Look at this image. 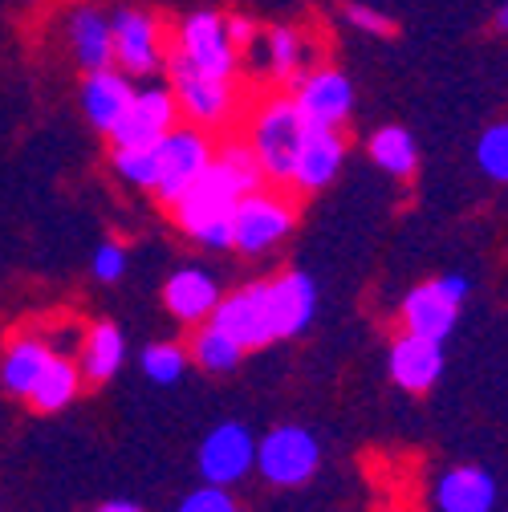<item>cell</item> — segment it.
Listing matches in <instances>:
<instances>
[{
    "label": "cell",
    "mask_w": 508,
    "mask_h": 512,
    "mask_svg": "<svg viewBox=\"0 0 508 512\" xmlns=\"http://www.w3.org/2000/svg\"><path fill=\"white\" fill-rule=\"evenodd\" d=\"M257 187H265V171H261L257 155H252V147L244 143V135L232 131V135L216 139L208 171L171 204V220L200 248L228 252L232 248V208L240 204V196H248V191H257Z\"/></svg>",
    "instance_id": "obj_1"
},
{
    "label": "cell",
    "mask_w": 508,
    "mask_h": 512,
    "mask_svg": "<svg viewBox=\"0 0 508 512\" xmlns=\"http://www.w3.org/2000/svg\"><path fill=\"white\" fill-rule=\"evenodd\" d=\"M305 131L309 126L289 90H269L261 98H248L244 118H240V135L252 147V155H257L265 183H273V187H289Z\"/></svg>",
    "instance_id": "obj_2"
},
{
    "label": "cell",
    "mask_w": 508,
    "mask_h": 512,
    "mask_svg": "<svg viewBox=\"0 0 508 512\" xmlns=\"http://www.w3.org/2000/svg\"><path fill=\"white\" fill-rule=\"evenodd\" d=\"M167 86L179 102V114L183 122L200 126L208 135H232L240 131V118H244V106H248V94L240 90L236 78H216V74H204L196 66H187L183 57L167 53Z\"/></svg>",
    "instance_id": "obj_3"
},
{
    "label": "cell",
    "mask_w": 508,
    "mask_h": 512,
    "mask_svg": "<svg viewBox=\"0 0 508 512\" xmlns=\"http://www.w3.org/2000/svg\"><path fill=\"white\" fill-rule=\"evenodd\" d=\"M297 212H301V196H293L289 187L265 183L257 191H248L232 208V252L269 256L297 228Z\"/></svg>",
    "instance_id": "obj_4"
},
{
    "label": "cell",
    "mask_w": 508,
    "mask_h": 512,
    "mask_svg": "<svg viewBox=\"0 0 508 512\" xmlns=\"http://www.w3.org/2000/svg\"><path fill=\"white\" fill-rule=\"evenodd\" d=\"M216 151V135L200 131L192 122H179L155 143V187H151V200L159 208H171L187 187H192Z\"/></svg>",
    "instance_id": "obj_5"
},
{
    "label": "cell",
    "mask_w": 508,
    "mask_h": 512,
    "mask_svg": "<svg viewBox=\"0 0 508 512\" xmlns=\"http://www.w3.org/2000/svg\"><path fill=\"white\" fill-rule=\"evenodd\" d=\"M110 33H114V66L131 78H155L167 70L171 53V29L159 13L143 5H118L110 9Z\"/></svg>",
    "instance_id": "obj_6"
},
{
    "label": "cell",
    "mask_w": 508,
    "mask_h": 512,
    "mask_svg": "<svg viewBox=\"0 0 508 512\" xmlns=\"http://www.w3.org/2000/svg\"><path fill=\"white\" fill-rule=\"evenodd\" d=\"M171 53L183 57L187 66H196L204 74H216V78H236L240 74V57H244L228 37L224 13H216V9L183 13L171 25Z\"/></svg>",
    "instance_id": "obj_7"
},
{
    "label": "cell",
    "mask_w": 508,
    "mask_h": 512,
    "mask_svg": "<svg viewBox=\"0 0 508 512\" xmlns=\"http://www.w3.org/2000/svg\"><path fill=\"white\" fill-rule=\"evenodd\" d=\"M322 468V443L301 423H277L257 439V472L273 488H301Z\"/></svg>",
    "instance_id": "obj_8"
},
{
    "label": "cell",
    "mask_w": 508,
    "mask_h": 512,
    "mask_svg": "<svg viewBox=\"0 0 508 512\" xmlns=\"http://www.w3.org/2000/svg\"><path fill=\"white\" fill-rule=\"evenodd\" d=\"M305 126H326V131H346L354 118V82L338 66H309L293 86H289Z\"/></svg>",
    "instance_id": "obj_9"
},
{
    "label": "cell",
    "mask_w": 508,
    "mask_h": 512,
    "mask_svg": "<svg viewBox=\"0 0 508 512\" xmlns=\"http://www.w3.org/2000/svg\"><path fill=\"white\" fill-rule=\"evenodd\" d=\"M196 468L204 484H220V488L240 484L248 472H257V435L236 419L212 427L196 452Z\"/></svg>",
    "instance_id": "obj_10"
},
{
    "label": "cell",
    "mask_w": 508,
    "mask_h": 512,
    "mask_svg": "<svg viewBox=\"0 0 508 512\" xmlns=\"http://www.w3.org/2000/svg\"><path fill=\"white\" fill-rule=\"evenodd\" d=\"M179 102L171 94V86H139L131 106H126L122 122L110 131V147H155L171 126H179Z\"/></svg>",
    "instance_id": "obj_11"
},
{
    "label": "cell",
    "mask_w": 508,
    "mask_h": 512,
    "mask_svg": "<svg viewBox=\"0 0 508 512\" xmlns=\"http://www.w3.org/2000/svg\"><path fill=\"white\" fill-rule=\"evenodd\" d=\"M208 322H216L244 350H265V346L277 342L273 322H269V309H265V281H248V285L224 293Z\"/></svg>",
    "instance_id": "obj_12"
},
{
    "label": "cell",
    "mask_w": 508,
    "mask_h": 512,
    "mask_svg": "<svg viewBox=\"0 0 508 512\" xmlns=\"http://www.w3.org/2000/svg\"><path fill=\"white\" fill-rule=\"evenodd\" d=\"M346 131H326V126H309L305 139H301V151H297V163H293V175H289V191L293 196H317L326 191L342 163H346Z\"/></svg>",
    "instance_id": "obj_13"
},
{
    "label": "cell",
    "mask_w": 508,
    "mask_h": 512,
    "mask_svg": "<svg viewBox=\"0 0 508 512\" xmlns=\"http://www.w3.org/2000/svg\"><path fill=\"white\" fill-rule=\"evenodd\" d=\"M265 309H269V322L277 342L281 338H301L313 326V313H317V285L309 273L301 269H285L277 277L265 281Z\"/></svg>",
    "instance_id": "obj_14"
},
{
    "label": "cell",
    "mask_w": 508,
    "mask_h": 512,
    "mask_svg": "<svg viewBox=\"0 0 508 512\" xmlns=\"http://www.w3.org/2000/svg\"><path fill=\"white\" fill-rule=\"evenodd\" d=\"M387 374L399 391L407 395H427L439 374H443V342H431V338H419V334H407L399 330L387 346Z\"/></svg>",
    "instance_id": "obj_15"
},
{
    "label": "cell",
    "mask_w": 508,
    "mask_h": 512,
    "mask_svg": "<svg viewBox=\"0 0 508 512\" xmlns=\"http://www.w3.org/2000/svg\"><path fill=\"white\" fill-rule=\"evenodd\" d=\"M61 29H66L70 57L78 61L82 74L114 66V33H110V13L102 5L78 0V5L66 13V21H61Z\"/></svg>",
    "instance_id": "obj_16"
},
{
    "label": "cell",
    "mask_w": 508,
    "mask_h": 512,
    "mask_svg": "<svg viewBox=\"0 0 508 512\" xmlns=\"http://www.w3.org/2000/svg\"><path fill=\"white\" fill-rule=\"evenodd\" d=\"M220 297H224L220 281L200 265H183L163 281V309L175 317L183 330L208 322L212 309L220 305Z\"/></svg>",
    "instance_id": "obj_17"
},
{
    "label": "cell",
    "mask_w": 508,
    "mask_h": 512,
    "mask_svg": "<svg viewBox=\"0 0 508 512\" xmlns=\"http://www.w3.org/2000/svg\"><path fill=\"white\" fill-rule=\"evenodd\" d=\"M460 309H464V305L452 301L435 281L415 285V289L399 301V330L419 334V338H431V342H448V338L456 334Z\"/></svg>",
    "instance_id": "obj_18"
},
{
    "label": "cell",
    "mask_w": 508,
    "mask_h": 512,
    "mask_svg": "<svg viewBox=\"0 0 508 512\" xmlns=\"http://www.w3.org/2000/svg\"><path fill=\"white\" fill-rule=\"evenodd\" d=\"M135 90H139L135 78H131V74H122L118 66L82 74V114H86V122L94 126L98 135L110 139V131L122 122L126 106H131Z\"/></svg>",
    "instance_id": "obj_19"
},
{
    "label": "cell",
    "mask_w": 508,
    "mask_h": 512,
    "mask_svg": "<svg viewBox=\"0 0 508 512\" xmlns=\"http://www.w3.org/2000/svg\"><path fill=\"white\" fill-rule=\"evenodd\" d=\"M57 350L49 346V338L41 334V326H25L5 342V354H0V387L13 399H29V391L37 387V378L45 370V362Z\"/></svg>",
    "instance_id": "obj_20"
},
{
    "label": "cell",
    "mask_w": 508,
    "mask_h": 512,
    "mask_svg": "<svg viewBox=\"0 0 508 512\" xmlns=\"http://www.w3.org/2000/svg\"><path fill=\"white\" fill-rule=\"evenodd\" d=\"M496 476L480 464H456L435 480L439 512H496Z\"/></svg>",
    "instance_id": "obj_21"
},
{
    "label": "cell",
    "mask_w": 508,
    "mask_h": 512,
    "mask_svg": "<svg viewBox=\"0 0 508 512\" xmlns=\"http://www.w3.org/2000/svg\"><path fill=\"white\" fill-rule=\"evenodd\" d=\"M74 358L82 366L86 387H102V382H110L126 362V338L114 322H90L82 330V342H78Z\"/></svg>",
    "instance_id": "obj_22"
},
{
    "label": "cell",
    "mask_w": 508,
    "mask_h": 512,
    "mask_svg": "<svg viewBox=\"0 0 508 512\" xmlns=\"http://www.w3.org/2000/svg\"><path fill=\"white\" fill-rule=\"evenodd\" d=\"M82 387H86V378H82L78 358H70V354H53V358L45 362V370H41V378H37V387L29 391L25 403H29L37 415H57V411H66V407L82 395Z\"/></svg>",
    "instance_id": "obj_23"
},
{
    "label": "cell",
    "mask_w": 508,
    "mask_h": 512,
    "mask_svg": "<svg viewBox=\"0 0 508 512\" xmlns=\"http://www.w3.org/2000/svg\"><path fill=\"white\" fill-rule=\"evenodd\" d=\"M265 70L285 90L309 70V41L297 25H273L265 33Z\"/></svg>",
    "instance_id": "obj_24"
},
{
    "label": "cell",
    "mask_w": 508,
    "mask_h": 512,
    "mask_svg": "<svg viewBox=\"0 0 508 512\" xmlns=\"http://www.w3.org/2000/svg\"><path fill=\"white\" fill-rule=\"evenodd\" d=\"M366 155L378 171H387L391 179H411L419 171V143L407 126H378L366 143Z\"/></svg>",
    "instance_id": "obj_25"
},
{
    "label": "cell",
    "mask_w": 508,
    "mask_h": 512,
    "mask_svg": "<svg viewBox=\"0 0 508 512\" xmlns=\"http://www.w3.org/2000/svg\"><path fill=\"white\" fill-rule=\"evenodd\" d=\"M187 354H192V362L204 370V374H232L240 362H244V346L232 342L216 322H200L187 330Z\"/></svg>",
    "instance_id": "obj_26"
},
{
    "label": "cell",
    "mask_w": 508,
    "mask_h": 512,
    "mask_svg": "<svg viewBox=\"0 0 508 512\" xmlns=\"http://www.w3.org/2000/svg\"><path fill=\"white\" fill-rule=\"evenodd\" d=\"M187 366H192V354H187L183 342H147L139 350V370L155 387H175L187 374Z\"/></svg>",
    "instance_id": "obj_27"
},
{
    "label": "cell",
    "mask_w": 508,
    "mask_h": 512,
    "mask_svg": "<svg viewBox=\"0 0 508 512\" xmlns=\"http://www.w3.org/2000/svg\"><path fill=\"white\" fill-rule=\"evenodd\" d=\"M110 171L122 187L151 196L155 187V147H110Z\"/></svg>",
    "instance_id": "obj_28"
},
{
    "label": "cell",
    "mask_w": 508,
    "mask_h": 512,
    "mask_svg": "<svg viewBox=\"0 0 508 512\" xmlns=\"http://www.w3.org/2000/svg\"><path fill=\"white\" fill-rule=\"evenodd\" d=\"M476 167L492 183H508V118L492 122L488 131L476 139Z\"/></svg>",
    "instance_id": "obj_29"
},
{
    "label": "cell",
    "mask_w": 508,
    "mask_h": 512,
    "mask_svg": "<svg viewBox=\"0 0 508 512\" xmlns=\"http://www.w3.org/2000/svg\"><path fill=\"white\" fill-rule=\"evenodd\" d=\"M126 265H131V256H126V248L118 240H102L90 256V273L98 285H118L126 277Z\"/></svg>",
    "instance_id": "obj_30"
},
{
    "label": "cell",
    "mask_w": 508,
    "mask_h": 512,
    "mask_svg": "<svg viewBox=\"0 0 508 512\" xmlns=\"http://www.w3.org/2000/svg\"><path fill=\"white\" fill-rule=\"evenodd\" d=\"M175 512H240V504H236V496H232V488H220V484H200V488H192L183 500H179V508Z\"/></svg>",
    "instance_id": "obj_31"
},
{
    "label": "cell",
    "mask_w": 508,
    "mask_h": 512,
    "mask_svg": "<svg viewBox=\"0 0 508 512\" xmlns=\"http://www.w3.org/2000/svg\"><path fill=\"white\" fill-rule=\"evenodd\" d=\"M342 17H346L354 29L370 33V37H395V33H399V25H395L387 13H378V9H370V5H346Z\"/></svg>",
    "instance_id": "obj_32"
},
{
    "label": "cell",
    "mask_w": 508,
    "mask_h": 512,
    "mask_svg": "<svg viewBox=\"0 0 508 512\" xmlns=\"http://www.w3.org/2000/svg\"><path fill=\"white\" fill-rule=\"evenodd\" d=\"M224 25H228V37H232V45H236L240 53H248L252 45L261 41V25L252 21L248 13H224Z\"/></svg>",
    "instance_id": "obj_33"
},
{
    "label": "cell",
    "mask_w": 508,
    "mask_h": 512,
    "mask_svg": "<svg viewBox=\"0 0 508 512\" xmlns=\"http://www.w3.org/2000/svg\"><path fill=\"white\" fill-rule=\"evenodd\" d=\"M435 285H439L443 293H448L452 301H460V305H464V301H468V293H472V281H468L464 273H443V277H435Z\"/></svg>",
    "instance_id": "obj_34"
},
{
    "label": "cell",
    "mask_w": 508,
    "mask_h": 512,
    "mask_svg": "<svg viewBox=\"0 0 508 512\" xmlns=\"http://www.w3.org/2000/svg\"><path fill=\"white\" fill-rule=\"evenodd\" d=\"M94 512H143L135 500H106V504H98Z\"/></svg>",
    "instance_id": "obj_35"
},
{
    "label": "cell",
    "mask_w": 508,
    "mask_h": 512,
    "mask_svg": "<svg viewBox=\"0 0 508 512\" xmlns=\"http://www.w3.org/2000/svg\"><path fill=\"white\" fill-rule=\"evenodd\" d=\"M492 29H496V33H504V37H508V0H504V5H500V9H496V17H492Z\"/></svg>",
    "instance_id": "obj_36"
}]
</instances>
